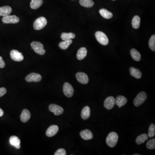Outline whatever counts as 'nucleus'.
I'll return each instance as SVG.
<instances>
[{"label":"nucleus","instance_id":"obj_1","mask_svg":"<svg viewBox=\"0 0 155 155\" xmlns=\"http://www.w3.org/2000/svg\"><path fill=\"white\" fill-rule=\"evenodd\" d=\"M118 139V135L115 132H110L106 137V144L110 148H114L116 145Z\"/></svg>","mask_w":155,"mask_h":155},{"label":"nucleus","instance_id":"obj_2","mask_svg":"<svg viewBox=\"0 0 155 155\" xmlns=\"http://www.w3.org/2000/svg\"><path fill=\"white\" fill-rule=\"evenodd\" d=\"M148 96L145 92L142 91L137 94L135 98L134 99V104L135 106L138 107L141 105L147 99Z\"/></svg>","mask_w":155,"mask_h":155},{"label":"nucleus","instance_id":"obj_3","mask_svg":"<svg viewBox=\"0 0 155 155\" xmlns=\"http://www.w3.org/2000/svg\"><path fill=\"white\" fill-rule=\"evenodd\" d=\"M95 37L97 41L103 45H107L109 44V39L106 35L100 31H97L95 33Z\"/></svg>","mask_w":155,"mask_h":155},{"label":"nucleus","instance_id":"obj_4","mask_svg":"<svg viewBox=\"0 0 155 155\" xmlns=\"http://www.w3.org/2000/svg\"><path fill=\"white\" fill-rule=\"evenodd\" d=\"M47 24V20L45 17H40L36 19L33 24L35 30H39L44 28Z\"/></svg>","mask_w":155,"mask_h":155},{"label":"nucleus","instance_id":"obj_5","mask_svg":"<svg viewBox=\"0 0 155 155\" xmlns=\"http://www.w3.org/2000/svg\"><path fill=\"white\" fill-rule=\"evenodd\" d=\"M31 45L35 52L38 54L43 55L45 53V51L44 48V45L40 42L33 41L31 43Z\"/></svg>","mask_w":155,"mask_h":155},{"label":"nucleus","instance_id":"obj_6","mask_svg":"<svg viewBox=\"0 0 155 155\" xmlns=\"http://www.w3.org/2000/svg\"><path fill=\"white\" fill-rule=\"evenodd\" d=\"M74 88L70 84L66 82L63 86V91L66 96L68 97H71L74 93Z\"/></svg>","mask_w":155,"mask_h":155},{"label":"nucleus","instance_id":"obj_7","mask_svg":"<svg viewBox=\"0 0 155 155\" xmlns=\"http://www.w3.org/2000/svg\"><path fill=\"white\" fill-rule=\"evenodd\" d=\"M3 22L6 24H16L18 23L20 21L19 17L15 15H8L7 16H3L2 19Z\"/></svg>","mask_w":155,"mask_h":155},{"label":"nucleus","instance_id":"obj_8","mask_svg":"<svg viewBox=\"0 0 155 155\" xmlns=\"http://www.w3.org/2000/svg\"><path fill=\"white\" fill-rule=\"evenodd\" d=\"M49 109L50 111L53 112L56 116L61 115L64 112V109L62 107L54 104L50 105L49 106Z\"/></svg>","mask_w":155,"mask_h":155},{"label":"nucleus","instance_id":"obj_9","mask_svg":"<svg viewBox=\"0 0 155 155\" xmlns=\"http://www.w3.org/2000/svg\"><path fill=\"white\" fill-rule=\"evenodd\" d=\"M10 57L14 61L20 62L24 59V57L21 53L17 50H13L11 51L10 53Z\"/></svg>","mask_w":155,"mask_h":155},{"label":"nucleus","instance_id":"obj_10","mask_svg":"<svg viewBox=\"0 0 155 155\" xmlns=\"http://www.w3.org/2000/svg\"><path fill=\"white\" fill-rule=\"evenodd\" d=\"M76 78L79 83L83 85H86L89 82L88 76L84 72H78L76 74Z\"/></svg>","mask_w":155,"mask_h":155},{"label":"nucleus","instance_id":"obj_11","mask_svg":"<svg viewBox=\"0 0 155 155\" xmlns=\"http://www.w3.org/2000/svg\"><path fill=\"white\" fill-rule=\"evenodd\" d=\"M116 104L115 98L112 96H110L106 98L104 102V106L107 110H111L114 107Z\"/></svg>","mask_w":155,"mask_h":155},{"label":"nucleus","instance_id":"obj_12","mask_svg":"<svg viewBox=\"0 0 155 155\" xmlns=\"http://www.w3.org/2000/svg\"><path fill=\"white\" fill-rule=\"evenodd\" d=\"M26 81L27 82H39L41 81L42 77L40 74L36 73H31L26 77Z\"/></svg>","mask_w":155,"mask_h":155},{"label":"nucleus","instance_id":"obj_13","mask_svg":"<svg viewBox=\"0 0 155 155\" xmlns=\"http://www.w3.org/2000/svg\"><path fill=\"white\" fill-rule=\"evenodd\" d=\"M58 130L59 128L57 125H52L47 129L46 134L48 137H52L57 134Z\"/></svg>","mask_w":155,"mask_h":155},{"label":"nucleus","instance_id":"obj_14","mask_svg":"<svg viewBox=\"0 0 155 155\" xmlns=\"http://www.w3.org/2000/svg\"><path fill=\"white\" fill-rule=\"evenodd\" d=\"M80 135L81 138L85 140H90L93 138L92 133L88 129H85L81 131Z\"/></svg>","mask_w":155,"mask_h":155},{"label":"nucleus","instance_id":"obj_15","mask_svg":"<svg viewBox=\"0 0 155 155\" xmlns=\"http://www.w3.org/2000/svg\"><path fill=\"white\" fill-rule=\"evenodd\" d=\"M115 102L116 105L118 106L119 108L125 105L127 103V99L124 96L119 95L118 96L116 99H115Z\"/></svg>","mask_w":155,"mask_h":155},{"label":"nucleus","instance_id":"obj_16","mask_svg":"<svg viewBox=\"0 0 155 155\" xmlns=\"http://www.w3.org/2000/svg\"><path fill=\"white\" fill-rule=\"evenodd\" d=\"M10 144L16 148L19 149L20 148V140L16 136H11L9 138Z\"/></svg>","mask_w":155,"mask_h":155},{"label":"nucleus","instance_id":"obj_17","mask_svg":"<svg viewBox=\"0 0 155 155\" xmlns=\"http://www.w3.org/2000/svg\"><path fill=\"white\" fill-rule=\"evenodd\" d=\"M30 117L31 113L27 109L23 110L20 116L21 121L23 123H26L30 119Z\"/></svg>","mask_w":155,"mask_h":155},{"label":"nucleus","instance_id":"obj_18","mask_svg":"<svg viewBox=\"0 0 155 155\" xmlns=\"http://www.w3.org/2000/svg\"><path fill=\"white\" fill-rule=\"evenodd\" d=\"M87 50L85 47H81L78 50L77 53V58L79 60H81L84 59L87 54Z\"/></svg>","mask_w":155,"mask_h":155},{"label":"nucleus","instance_id":"obj_19","mask_svg":"<svg viewBox=\"0 0 155 155\" xmlns=\"http://www.w3.org/2000/svg\"><path fill=\"white\" fill-rule=\"evenodd\" d=\"M129 70L131 75L137 79H140L141 78L142 73L139 69L131 67L130 69Z\"/></svg>","mask_w":155,"mask_h":155},{"label":"nucleus","instance_id":"obj_20","mask_svg":"<svg viewBox=\"0 0 155 155\" xmlns=\"http://www.w3.org/2000/svg\"><path fill=\"white\" fill-rule=\"evenodd\" d=\"M11 12L12 8L9 6H3L0 7V16H7L10 14Z\"/></svg>","mask_w":155,"mask_h":155},{"label":"nucleus","instance_id":"obj_21","mask_svg":"<svg viewBox=\"0 0 155 155\" xmlns=\"http://www.w3.org/2000/svg\"><path fill=\"white\" fill-rule=\"evenodd\" d=\"M91 115V110L88 106H86L83 108L81 112V117L82 119L86 120L88 119Z\"/></svg>","mask_w":155,"mask_h":155},{"label":"nucleus","instance_id":"obj_22","mask_svg":"<svg viewBox=\"0 0 155 155\" xmlns=\"http://www.w3.org/2000/svg\"><path fill=\"white\" fill-rule=\"evenodd\" d=\"M99 13L102 17L106 19H110L112 18L113 14L111 12L105 9H101L99 10Z\"/></svg>","mask_w":155,"mask_h":155},{"label":"nucleus","instance_id":"obj_23","mask_svg":"<svg viewBox=\"0 0 155 155\" xmlns=\"http://www.w3.org/2000/svg\"><path fill=\"white\" fill-rule=\"evenodd\" d=\"M130 54L133 60L136 61L141 60V55L140 53L135 49H132L130 51Z\"/></svg>","mask_w":155,"mask_h":155},{"label":"nucleus","instance_id":"obj_24","mask_svg":"<svg viewBox=\"0 0 155 155\" xmlns=\"http://www.w3.org/2000/svg\"><path fill=\"white\" fill-rule=\"evenodd\" d=\"M43 2V0H32L30 3V7L32 9H37L42 5Z\"/></svg>","mask_w":155,"mask_h":155},{"label":"nucleus","instance_id":"obj_25","mask_svg":"<svg viewBox=\"0 0 155 155\" xmlns=\"http://www.w3.org/2000/svg\"><path fill=\"white\" fill-rule=\"evenodd\" d=\"M148 138V136L146 134H143L137 137L136 139V142L138 145H140L142 143H144L145 141H147Z\"/></svg>","mask_w":155,"mask_h":155},{"label":"nucleus","instance_id":"obj_26","mask_svg":"<svg viewBox=\"0 0 155 155\" xmlns=\"http://www.w3.org/2000/svg\"><path fill=\"white\" fill-rule=\"evenodd\" d=\"M141 23V18L138 16H135L132 19V27L135 29L139 28Z\"/></svg>","mask_w":155,"mask_h":155},{"label":"nucleus","instance_id":"obj_27","mask_svg":"<svg viewBox=\"0 0 155 155\" xmlns=\"http://www.w3.org/2000/svg\"><path fill=\"white\" fill-rule=\"evenodd\" d=\"M76 37L75 34L73 33L63 32L61 34V38L63 41L69 40L73 39Z\"/></svg>","mask_w":155,"mask_h":155},{"label":"nucleus","instance_id":"obj_28","mask_svg":"<svg viewBox=\"0 0 155 155\" xmlns=\"http://www.w3.org/2000/svg\"><path fill=\"white\" fill-rule=\"evenodd\" d=\"M72 43V39L69 40L63 41L60 43L59 46L63 50H66L70 46V45Z\"/></svg>","mask_w":155,"mask_h":155},{"label":"nucleus","instance_id":"obj_29","mask_svg":"<svg viewBox=\"0 0 155 155\" xmlns=\"http://www.w3.org/2000/svg\"><path fill=\"white\" fill-rule=\"evenodd\" d=\"M79 3L81 6L85 7H91L94 5L92 0H79Z\"/></svg>","mask_w":155,"mask_h":155},{"label":"nucleus","instance_id":"obj_30","mask_svg":"<svg viewBox=\"0 0 155 155\" xmlns=\"http://www.w3.org/2000/svg\"><path fill=\"white\" fill-rule=\"evenodd\" d=\"M149 45L150 48L153 51H155V35H152L151 38L150 39L149 42Z\"/></svg>","mask_w":155,"mask_h":155},{"label":"nucleus","instance_id":"obj_31","mask_svg":"<svg viewBox=\"0 0 155 155\" xmlns=\"http://www.w3.org/2000/svg\"><path fill=\"white\" fill-rule=\"evenodd\" d=\"M155 135V125L154 124H151L149 127L148 130V137L152 138Z\"/></svg>","mask_w":155,"mask_h":155},{"label":"nucleus","instance_id":"obj_32","mask_svg":"<svg viewBox=\"0 0 155 155\" xmlns=\"http://www.w3.org/2000/svg\"><path fill=\"white\" fill-rule=\"evenodd\" d=\"M147 148L148 149L154 150L155 149V139H151L148 141L146 144Z\"/></svg>","mask_w":155,"mask_h":155},{"label":"nucleus","instance_id":"obj_33","mask_svg":"<svg viewBox=\"0 0 155 155\" xmlns=\"http://www.w3.org/2000/svg\"><path fill=\"white\" fill-rule=\"evenodd\" d=\"M66 152L65 150L62 148L58 150L54 154V155H66Z\"/></svg>","mask_w":155,"mask_h":155},{"label":"nucleus","instance_id":"obj_34","mask_svg":"<svg viewBox=\"0 0 155 155\" xmlns=\"http://www.w3.org/2000/svg\"><path fill=\"white\" fill-rule=\"evenodd\" d=\"M7 93V90L4 87H1L0 88V97L6 94Z\"/></svg>","mask_w":155,"mask_h":155},{"label":"nucleus","instance_id":"obj_35","mask_svg":"<svg viewBox=\"0 0 155 155\" xmlns=\"http://www.w3.org/2000/svg\"><path fill=\"white\" fill-rule=\"evenodd\" d=\"M5 66V64L2 58L0 56V68H3Z\"/></svg>","mask_w":155,"mask_h":155},{"label":"nucleus","instance_id":"obj_36","mask_svg":"<svg viewBox=\"0 0 155 155\" xmlns=\"http://www.w3.org/2000/svg\"><path fill=\"white\" fill-rule=\"evenodd\" d=\"M3 114H4V112H3V110L1 108H0V117L2 116Z\"/></svg>","mask_w":155,"mask_h":155},{"label":"nucleus","instance_id":"obj_37","mask_svg":"<svg viewBox=\"0 0 155 155\" xmlns=\"http://www.w3.org/2000/svg\"><path fill=\"white\" fill-rule=\"evenodd\" d=\"M134 155H140V154H135Z\"/></svg>","mask_w":155,"mask_h":155},{"label":"nucleus","instance_id":"obj_38","mask_svg":"<svg viewBox=\"0 0 155 155\" xmlns=\"http://www.w3.org/2000/svg\"><path fill=\"white\" fill-rule=\"evenodd\" d=\"M112 1H115V0H112Z\"/></svg>","mask_w":155,"mask_h":155}]
</instances>
